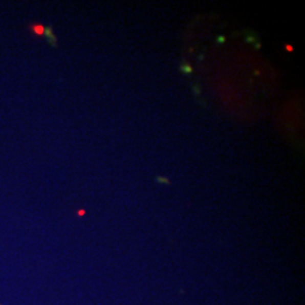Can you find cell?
Returning a JSON list of instances; mask_svg holds the SVG:
<instances>
[{"label": "cell", "instance_id": "cell-1", "mask_svg": "<svg viewBox=\"0 0 305 305\" xmlns=\"http://www.w3.org/2000/svg\"><path fill=\"white\" fill-rule=\"evenodd\" d=\"M157 180L159 181H162V182H165V183H168V180L166 178H162V177H157Z\"/></svg>", "mask_w": 305, "mask_h": 305}, {"label": "cell", "instance_id": "cell-2", "mask_svg": "<svg viewBox=\"0 0 305 305\" xmlns=\"http://www.w3.org/2000/svg\"><path fill=\"white\" fill-rule=\"evenodd\" d=\"M285 48H286V50H287L288 52H292V51H293V47H291V46H286Z\"/></svg>", "mask_w": 305, "mask_h": 305}]
</instances>
